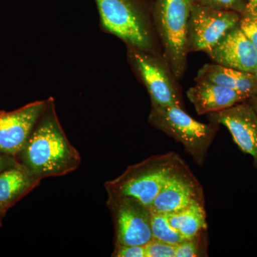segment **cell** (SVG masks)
Listing matches in <instances>:
<instances>
[{
  "mask_svg": "<svg viewBox=\"0 0 257 257\" xmlns=\"http://www.w3.org/2000/svg\"><path fill=\"white\" fill-rule=\"evenodd\" d=\"M17 160L40 180L67 175L80 165V155L64 133L50 101Z\"/></svg>",
  "mask_w": 257,
  "mask_h": 257,
  "instance_id": "1",
  "label": "cell"
},
{
  "mask_svg": "<svg viewBox=\"0 0 257 257\" xmlns=\"http://www.w3.org/2000/svg\"><path fill=\"white\" fill-rule=\"evenodd\" d=\"M185 165L175 152L155 155L130 166L104 187L108 195L133 197L150 208L162 187Z\"/></svg>",
  "mask_w": 257,
  "mask_h": 257,
  "instance_id": "2",
  "label": "cell"
},
{
  "mask_svg": "<svg viewBox=\"0 0 257 257\" xmlns=\"http://www.w3.org/2000/svg\"><path fill=\"white\" fill-rule=\"evenodd\" d=\"M149 122L183 145L197 165H204L219 125L193 119L182 107L152 104Z\"/></svg>",
  "mask_w": 257,
  "mask_h": 257,
  "instance_id": "3",
  "label": "cell"
},
{
  "mask_svg": "<svg viewBox=\"0 0 257 257\" xmlns=\"http://www.w3.org/2000/svg\"><path fill=\"white\" fill-rule=\"evenodd\" d=\"M194 0H156L154 9L164 57L175 76L182 78L187 67V30Z\"/></svg>",
  "mask_w": 257,
  "mask_h": 257,
  "instance_id": "4",
  "label": "cell"
},
{
  "mask_svg": "<svg viewBox=\"0 0 257 257\" xmlns=\"http://www.w3.org/2000/svg\"><path fill=\"white\" fill-rule=\"evenodd\" d=\"M101 25L130 47L150 52L151 34L142 7L135 0H94Z\"/></svg>",
  "mask_w": 257,
  "mask_h": 257,
  "instance_id": "5",
  "label": "cell"
},
{
  "mask_svg": "<svg viewBox=\"0 0 257 257\" xmlns=\"http://www.w3.org/2000/svg\"><path fill=\"white\" fill-rule=\"evenodd\" d=\"M114 223L115 245L145 246L152 238L151 211L133 197L108 195Z\"/></svg>",
  "mask_w": 257,
  "mask_h": 257,
  "instance_id": "6",
  "label": "cell"
},
{
  "mask_svg": "<svg viewBox=\"0 0 257 257\" xmlns=\"http://www.w3.org/2000/svg\"><path fill=\"white\" fill-rule=\"evenodd\" d=\"M240 13L193 5L187 30V52L209 53L230 30L239 25Z\"/></svg>",
  "mask_w": 257,
  "mask_h": 257,
  "instance_id": "7",
  "label": "cell"
},
{
  "mask_svg": "<svg viewBox=\"0 0 257 257\" xmlns=\"http://www.w3.org/2000/svg\"><path fill=\"white\" fill-rule=\"evenodd\" d=\"M130 54L150 94L152 104L182 108V97L175 77L166 61L133 47H130Z\"/></svg>",
  "mask_w": 257,
  "mask_h": 257,
  "instance_id": "8",
  "label": "cell"
},
{
  "mask_svg": "<svg viewBox=\"0 0 257 257\" xmlns=\"http://www.w3.org/2000/svg\"><path fill=\"white\" fill-rule=\"evenodd\" d=\"M49 102L35 101L17 110L0 111V153L17 158Z\"/></svg>",
  "mask_w": 257,
  "mask_h": 257,
  "instance_id": "9",
  "label": "cell"
},
{
  "mask_svg": "<svg viewBox=\"0 0 257 257\" xmlns=\"http://www.w3.org/2000/svg\"><path fill=\"white\" fill-rule=\"evenodd\" d=\"M194 204H204V193L199 181L185 165L162 187L150 209L168 215Z\"/></svg>",
  "mask_w": 257,
  "mask_h": 257,
  "instance_id": "10",
  "label": "cell"
},
{
  "mask_svg": "<svg viewBox=\"0 0 257 257\" xmlns=\"http://www.w3.org/2000/svg\"><path fill=\"white\" fill-rule=\"evenodd\" d=\"M208 118L211 123L228 128L234 143L243 153L252 157L257 168V115L248 101L210 113Z\"/></svg>",
  "mask_w": 257,
  "mask_h": 257,
  "instance_id": "11",
  "label": "cell"
},
{
  "mask_svg": "<svg viewBox=\"0 0 257 257\" xmlns=\"http://www.w3.org/2000/svg\"><path fill=\"white\" fill-rule=\"evenodd\" d=\"M216 64L252 73L257 67V50L240 29L230 30L207 54Z\"/></svg>",
  "mask_w": 257,
  "mask_h": 257,
  "instance_id": "12",
  "label": "cell"
},
{
  "mask_svg": "<svg viewBox=\"0 0 257 257\" xmlns=\"http://www.w3.org/2000/svg\"><path fill=\"white\" fill-rule=\"evenodd\" d=\"M187 95L198 114L224 110L248 99L230 88L207 81H197L194 87L188 89Z\"/></svg>",
  "mask_w": 257,
  "mask_h": 257,
  "instance_id": "13",
  "label": "cell"
},
{
  "mask_svg": "<svg viewBox=\"0 0 257 257\" xmlns=\"http://www.w3.org/2000/svg\"><path fill=\"white\" fill-rule=\"evenodd\" d=\"M195 81H207L224 86L244 94L248 98L257 96V84L252 73L220 64H204L198 72Z\"/></svg>",
  "mask_w": 257,
  "mask_h": 257,
  "instance_id": "14",
  "label": "cell"
},
{
  "mask_svg": "<svg viewBox=\"0 0 257 257\" xmlns=\"http://www.w3.org/2000/svg\"><path fill=\"white\" fill-rule=\"evenodd\" d=\"M20 163V162H19ZM40 179L19 165L0 172V205L8 209L40 184Z\"/></svg>",
  "mask_w": 257,
  "mask_h": 257,
  "instance_id": "15",
  "label": "cell"
},
{
  "mask_svg": "<svg viewBox=\"0 0 257 257\" xmlns=\"http://www.w3.org/2000/svg\"><path fill=\"white\" fill-rule=\"evenodd\" d=\"M167 216L171 226L185 239H192L207 231V215L204 204H192L183 210Z\"/></svg>",
  "mask_w": 257,
  "mask_h": 257,
  "instance_id": "16",
  "label": "cell"
},
{
  "mask_svg": "<svg viewBox=\"0 0 257 257\" xmlns=\"http://www.w3.org/2000/svg\"><path fill=\"white\" fill-rule=\"evenodd\" d=\"M151 229L152 238L163 242L176 246L185 240L177 230L171 226L167 215L152 211Z\"/></svg>",
  "mask_w": 257,
  "mask_h": 257,
  "instance_id": "17",
  "label": "cell"
},
{
  "mask_svg": "<svg viewBox=\"0 0 257 257\" xmlns=\"http://www.w3.org/2000/svg\"><path fill=\"white\" fill-rule=\"evenodd\" d=\"M239 27L257 50V7L248 2L246 8L240 13Z\"/></svg>",
  "mask_w": 257,
  "mask_h": 257,
  "instance_id": "18",
  "label": "cell"
},
{
  "mask_svg": "<svg viewBox=\"0 0 257 257\" xmlns=\"http://www.w3.org/2000/svg\"><path fill=\"white\" fill-rule=\"evenodd\" d=\"M206 231L176 245L175 257L200 256L205 254Z\"/></svg>",
  "mask_w": 257,
  "mask_h": 257,
  "instance_id": "19",
  "label": "cell"
},
{
  "mask_svg": "<svg viewBox=\"0 0 257 257\" xmlns=\"http://www.w3.org/2000/svg\"><path fill=\"white\" fill-rule=\"evenodd\" d=\"M196 4L211 9L234 11L241 13L246 8L248 0H194Z\"/></svg>",
  "mask_w": 257,
  "mask_h": 257,
  "instance_id": "20",
  "label": "cell"
},
{
  "mask_svg": "<svg viewBox=\"0 0 257 257\" xmlns=\"http://www.w3.org/2000/svg\"><path fill=\"white\" fill-rule=\"evenodd\" d=\"M146 257H175L176 246L152 239L145 246Z\"/></svg>",
  "mask_w": 257,
  "mask_h": 257,
  "instance_id": "21",
  "label": "cell"
},
{
  "mask_svg": "<svg viewBox=\"0 0 257 257\" xmlns=\"http://www.w3.org/2000/svg\"><path fill=\"white\" fill-rule=\"evenodd\" d=\"M112 256L146 257L145 246L141 245H115Z\"/></svg>",
  "mask_w": 257,
  "mask_h": 257,
  "instance_id": "22",
  "label": "cell"
},
{
  "mask_svg": "<svg viewBox=\"0 0 257 257\" xmlns=\"http://www.w3.org/2000/svg\"><path fill=\"white\" fill-rule=\"evenodd\" d=\"M19 164L18 160L15 157L0 153V172Z\"/></svg>",
  "mask_w": 257,
  "mask_h": 257,
  "instance_id": "23",
  "label": "cell"
},
{
  "mask_svg": "<svg viewBox=\"0 0 257 257\" xmlns=\"http://www.w3.org/2000/svg\"><path fill=\"white\" fill-rule=\"evenodd\" d=\"M248 103L252 106L253 110L257 115V96H253L247 99Z\"/></svg>",
  "mask_w": 257,
  "mask_h": 257,
  "instance_id": "24",
  "label": "cell"
},
{
  "mask_svg": "<svg viewBox=\"0 0 257 257\" xmlns=\"http://www.w3.org/2000/svg\"><path fill=\"white\" fill-rule=\"evenodd\" d=\"M7 209L3 206L0 205V221H1L2 218L5 215V212H6Z\"/></svg>",
  "mask_w": 257,
  "mask_h": 257,
  "instance_id": "25",
  "label": "cell"
},
{
  "mask_svg": "<svg viewBox=\"0 0 257 257\" xmlns=\"http://www.w3.org/2000/svg\"><path fill=\"white\" fill-rule=\"evenodd\" d=\"M253 77H254L255 82H256L257 84V67L255 69V70L252 72Z\"/></svg>",
  "mask_w": 257,
  "mask_h": 257,
  "instance_id": "26",
  "label": "cell"
},
{
  "mask_svg": "<svg viewBox=\"0 0 257 257\" xmlns=\"http://www.w3.org/2000/svg\"><path fill=\"white\" fill-rule=\"evenodd\" d=\"M250 3H253V5H256L257 7V0H248Z\"/></svg>",
  "mask_w": 257,
  "mask_h": 257,
  "instance_id": "27",
  "label": "cell"
}]
</instances>
